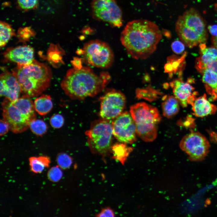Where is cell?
Masks as SVG:
<instances>
[{
	"label": "cell",
	"instance_id": "1",
	"mask_svg": "<svg viewBox=\"0 0 217 217\" xmlns=\"http://www.w3.org/2000/svg\"><path fill=\"white\" fill-rule=\"evenodd\" d=\"M162 38L159 27L146 19L128 22L121 32L120 40L127 53L136 59H145L156 50Z\"/></svg>",
	"mask_w": 217,
	"mask_h": 217
},
{
	"label": "cell",
	"instance_id": "2",
	"mask_svg": "<svg viewBox=\"0 0 217 217\" xmlns=\"http://www.w3.org/2000/svg\"><path fill=\"white\" fill-rule=\"evenodd\" d=\"M108 73L96 74L89 67L81 64L68 71L61 83L65 94L73 99L82 100L93 96L104 89L111 80Z\"/></svg>",
	"mask_w": 217,
	"mask_h": 217
},
{
	"label": "cell",
	"instance_id": "3",
	"mask_svg": "<svg viewBox=\"0 0 217 217\" xmlns=\"http://www.w3.org/2000/svg\"><path fill=\"white\" fill-rule=\"evenodd\" d=\"M17 80L22 96L30 98L41 94L49 86L52 77L50 67L36 60L25 65H17L12 70Z\"/></svg>",
	"mask_w": 217,
	"mask_h": 217
},
{
	"label": "cell",
	"instance_id": "4",
	"mask_svg": "<svg viewBox=\"0 0 217 217\" xmlns=\"http://www.w3.org/2000/svg\"><path fill=\"white\" fill-rule=\"evenodd\" d=\"M176 32L180 39L190 48L204 43L207 35L201 17L193 9L179 17L175 24Z\"/></svg>",
	"mask_w": 217,
	"mask_h": 217
},
{
	"label": "cell",
	"instance_id": "5",
	"mask_svg": "<svg viewBox=\"0 0 217 217\" xmlns=\"http://www.w3.org/2000/svg\"><path fill=\"white\" fill-rule=\"evenodd\" d=\"M130 112L135 124L137 135L146 142L155 140L161 120L157 108L145 102H141L131 106Z\"/></svg>",
	"mask_w": 217,
	"mask_h": 217
},
{
	"label": "cell",
	"instance_id": "6",
	"mask_svg": "<svg viewBox=\"0 0 217 217\" xmlns=\"http://www.w3.org/2000/svg\"><path fill=\"white\" fill-rule=\"evenodd\" d=\"M109 121H97L85 132L88 145L94 153L105 156L111 152L113 134L112 123Z\"/></svg>",
	"mask_w": 217,
	"mask_h": 217
},
{
	"label": "cell",
	"instance_id": "7",
	"mask_svg": "<svg viewBox=\"0 0 217 217\" xmlns=\"http://www.w3.org/2000/svg\"><path fill=\"white\" fill-rule=\"evenodd\" d=\"M80 51L84 62L93 66L108 68L113 62L114 54L108 44L99 40L87 42Z\"/></svg>",
	"mask_w": 217,
	"mask_h": 217
},
{
	"label": "cell",
	"instance_id": "8",
	"mask_svg": "<svg viewBox=\"0 0 217 217\" xmlns=\"http://www.w3.org/2000/svg\"><path fill=\"white\" fill-rule=\"evenodd\" d=\"M91 6L92 16L95 19L113 27L122 25V11L115 0H93Z\"/></svg>",
	"mask_w": 217,
	"mask_h": 217
},
{
	"label": "cell",
	"instance_id": "9",
	"mask_svg": "<svg viewBox=\"0 0 217 217\" xmlns=\"http://www.w3.org/2000/svg\"><path fill=\"white\" fill-rule=\"evenodd\" d=\"M179 146L191 161L204 159L209 152L210 144L207 138L197 131H191L181 140Z\"/></svg>",
	"mask_w": 217,
	"mask_h": 217
},
{
	"label": "cell",
	"instance_id": "10",
	"mask_svg": "<svg viewBox=\"0 0 217 217\" xmlns=\"http://www.w3.org/2000/svg\"><path fill=\"white\" fill-rule=\"evenodd\" d=\"M99 115L103 119H114L124 110L126 98L121 92L112 90L106 93L100 99Z\"/></svg>",
	"mask_w": 217,
	"mask_h": 217
},
{
	"label": "cell",
	"instance_id": "11",
	"mask_svg": "<svg viewBox=\"0 0 217 217\" xmlns=\"http://www.w3.org/2000/svg\"><path fill=\"white\" fill-rule=\"evenodd\" d=\"M113 134L121 143L131 144L137 140L135 123L131 114L122 112L112 122Z\"/></svg>",
	"mask_w": 217,
	"mask_h": 217
},
{
	"label": "cell",
	"instance_id": "12",
	"mask_svg": "<svg viewBox=\"0 0 217 217\" xmlns=\"http://www.w3.org/2000/svg\"><path fill=\"white\" fill-rule=\"evenodd\" d=\"M2 105L3 120L8 124L12 132L21 133L29 127L31 121L11 101L5 98Z\"/></svg>",
	"mask_w": 217,
	"mask_h": 217
},
{
	"label": "cell",
	"instance_id": "13",
	"mask_svg": "<svg viewBox=\"0 0 217 217\" xmlns=\"http://www.w3.org/2000/svg\"><path fill=\"white\" fill-rule=\"evenodd\" d=\"M170 85L174 96L183 107H186L188 104L191 105L197 98L198 93L194 91V88L189 82H184L181 78L174 80L170 83Z\"/></svg>",
	"mask_w": 217,
	"mask_h": 217
},
{
	"label": "cell",
	"instance_id": "14",
	"mask_svg": "<svg viewBox=\"0 0 217 217\" xmlns=\"http://www.w3.org/2000/svg\"><path fill=\"white\" fill-rule=\"evenodd\" d=\"M34 50L32 47L22 46L7 49L3 53L6 62L15 63L17 65H25L34 60Z\"/></svg>",
	"mask_w": 217,
	"mask_h": 217
},
{
	"label": "cell",
	"instance_id": "15",
	"mask_svg": "<svg viewBox=\"0 0 217 217\" xmlns=\"http://www.w3.org/2000/svg\"><path fill=\"white\" fill-rule=\"evenodd\" d=\"M0 96H4L11 101L19 98L20 88L16 77L8 71L4 70L0 75Z\"/></svg>",
	"mask_w": 217,
	"mask_h": 217
},
{
	"label": "cell",
	"instance_id": "16",
	"mask_svg": "<svg viewBox=\"0 0 217 217\" xmlns=\"http://www.w3.org/2000/svg\"><path fill=\"white\" fill-rule=\"evenodd\" d=\"M191 105L193 114L199 117L214 114L217 109L216 105L208 101L206 94L197 98Z\"/></svg>",
	"mask_w": 217,
	"mask_h": 217
},
{
	"label": "cell",
	"instance_id": "17",
	"mask_svg": "<svg viewBox=\"0 0 217 217\" xmlns=\"http://www.w3.org/2000/svg\"><path fill=\"white\" fill-rule=\"evenodd\" d=\"M201 56L196 61V68L200 72L205 69L207 64L217 60V48H207L204 43L200 45Z\"/></svg>",
	"mask_w": 217,
	"mask_h": 217
},
{
	"label": "cell",
	"instance_id": "18",
	"mask_svg": "<svg viewBox=\"0 0 217 217\" xmlns=\"http://www.w3.org/2000/svg\"><path fill=\"white\" fill-rule=\"evenodd\" d=\"M202 80L207 93L212 100L217 99V74L212 70L206 68L202 72Z\"/></svg>",
	"mask_w": 217,
	"mask_h": 217
},
{
	"label": "cell",
	"instance_id": "19",
	"mask_svg": "<svg viewBox=\"0 0 217 217\" xmlns=\"http://www.w3.org/2000/svg\"><path fill=\"white\" fill-rule=\"evenodd\" d=\"M162 100V109L164 116L170 118L178 113L180 103L174 96H165L163 97Z\"/></svg>",
	"mask_w": 217,
	"mask_h": 217
},
{
	"label": "cell",
	"instance_id": "20",
	"mask_svg": "<svg viewBox=\"0 0 217 217\" xmlns=\"http://www.w3.org/2000/svg\"><path fill=\"white\" fill-rule=\"evenodd\" d=\"M12 102L31 121L36 119L34 103L29 98L22 96Z\"/></svg>",
	"mask_w": 217,
	"mask_h": 217
},
{
	"label": "cell",
	"instance_id": "21",
	"mask_svg": "<svg viewBox=\"0 0 217 217\" xmlns=\"http://www.w3.org/2000/svg\"><path fill=\"white\" fill-rule=\"evenodd\" d=\"M133 150V148L128 146L126 143H121L112 146L111 153L113 159L124 165L127 157Z\"/></svg>",
	"mask_w": 217,
	"mask_h": 217
},
{
	"label": "cell",
	"instance_id": "22",
	"mask_svg": "<svg viewBox=\"0 0 217 217\" xmlns=\"http://www.w3.org/2000/svg\"><path fill=\"white\" fill-rule=\"evenodd\" d=\"M34 105L35 111L39 115H44L52 110L53 105L50 96L42 95L34 100Z\"/></svg>",
	"mask_w": 217,
	"mask_h": 217
},
{
	"label": "cell",
	"instance_id": "23",
	"mask_svg": "<svg viewBox=\"0 0 217 217\" xmlns=\"http://www.w3.org/2000/svg\"><path fill=\"white\" fill-rule=\"evenodd\" d=\"M29 161L31 170L35 173H41L45 168L49 167L50 162L49 158L46 156L31 157Z\"/></svg>",
	"mask_w": 217,
	"mask_h": 217
},
{
	"label": "cell",
	"instance_id": "24",
	"mask_svg": "<svg viewBox=\"0 0 217 217\" xmlns=\"http://www.w3.org/2000/svg\"><path fill=\"white\" fill-rule=\"evenodd\" d=\"M0 46H4L12 36L15 35V32L8 24L1 21L0 24Z\"/></svg>",
	"mask_w": 217,
	"mask_h": 217
},
{
	"label": "cell",
	"instance_id": "25",
	"mask_svg": "<svg viewBox=\"0 0 217 217\" xmlns=\"http://www.w3.org/2000/svg\"><path fill=\"white\" fill-rule=\"evenodd\" d=\"M186 55V53L185 52L182 56L178 58L173 57L171 58V62H168L165 68V70L167 72H176L177 71H181L185 61V58Z\"/></svg>",
	"mask_w": 217,
	"mask_h": 217
},
{
	"label": "cell",
	"instance_id": "26",
	"mask_svg": "<svg viewBox=\"0 0 217 217\" xmlns=\"http://www.w3.org/2000/svg\"><path fill=\"white\" fill-rule=\"evenodd\" d=\"M29 127L34 134L38 136L45 134L48 128L46 124L43 121L36 119L30 122Z\"/></svg>",
	"mask_w": 217,
	"mask_h": 217
},
{
	"label": "cell",
	"instance_id": "27",
	"mask_svg": "<svg viewBox=\"0 0 217 217\" xmlns=\"http://www.w3.org/2000/svg\"><path fill=\"white\" fill-rule=\"evenodd\" d=\"M56 161L58 166L64 169L68 168L72 162L71 158L64 153L58 154L57 157Z\"/></svg>",
	"mask_w": 217,
	"mask_h": 217
},
{
	"label": "cell",
	"instance_id": "28",
	"mask_svg": "<svg viewBox=\"0 0 217 217\" xmlns=\"http://www.w3.org/2000/svg\"><path fill=\"white\" fill-rule=\"evenodd\" d=\"M19 7L22 9L27 11L36 9L38 6V0H17Z\"/></svg>",
	"mask_w": 217,
	"mask_h": 217
},
{
	"label": "cell",
	"instance_id": "29",
	"mask_svg": "<svg viewBox=\"0 0 217 217\" xmlns=\"http://www.w3.org/2000/svg\"><path fill=\"white\" fill-rule=\"evenodd\" d=\"M58 166L52 167L48 171L47 176L48 179L52 182L58 181L62 177V172Z\"/></svg>",
	"mask_w": 217,
	"mask_h": 217
},
{
	"label": "cell",
	"instance_id": "30",
	"mask_svg": "<svg viewBox=\"0 0 217 217\" xmlns=\"http://www.w3.org/2000/svg\"><path fill=\"white\" fill-rule=\"evenodd\" d=\"M64 120L63 116L59 114H55L51 117L50 119V123L54 128L61 127L63 125Z\"/></svg>",
	"mask_w": 217,
	"mask_h": 217
},
{
	"label": "cell",
	"instance_id": "31",
	"mask_svg": "<svg viewBox=\"0 0 217 217\" xmlns=\"http://www.w3.org/2000/svg\"><path fill=\"white\" fill-rule=\"evenodd\" d=\"M171 48L174 53L177 54H180L184 51L185 47L182 42L179 40H175L171 43Z\"/></svg>",
	"mask_w": 217,
	"mask_h": 217
},
{
	"label": "cell",
	"instance_id": "32",
	"mask_svg": "<svg viewBox=\"0 0 217 217\" xmlns=\"http://www.w3.org/2000/svg\"><path fill=\"white\" fill-rule=\"evenodd\" d=\"M96 217H114L115 214L113 211L109 207L104 208L100 212L96 215Z\"/></svg>",
	"mask_w": 217,
	"mask_h": 217
},
{
	"label": "cell",
	"instance_id": "33",
	"mask_svg": "<svg viewBox=\"0 0 217 217\" xmlns=\"http://www.w3.org/2000/svg\"><path fill=\"white\" fill-rule=\"evenodd\" d=\"M10 129L8 124L4 120H0V135L3 136Z\"/></svg>",
	"mask_w": 217,
	"mask_h": 217
},
{
	"label": "cell",
	"instance_id": "34",
	"mask_svg": "<svg viewBox=\"0 0 217 217\" xmlns=\"http://www.w3.org/2000/svg\"><path fill=\"white\" fill-rule=\"evenodd\" d=\"M206 68L212 70L217 74V60L208 64Z\"/></svg>",
	"mask_w": 217,
	"mask_h": 217
},
{
	"label": "cell",
	"instance_id": "35",
	"mask_svg": "<svg viewBox=\"0 0 217 217\" xmlns=\"http://www.w3.org/2000/svg\"><path fill=\"white\" fill-rule=\"evenodd\" d=\"M208 29L212 35L214 36H217V25H210Z\"/></svg>",
	"mask_w": 217,
	"mask_h": 217
},
{
	"label": "cell",
	"instance_id": "36",
	"mask_svg": "<svg viewBox=\"0 0 217 217\" xmlns=\"http://www.w3.org/2000/svg\"><path fill=\"white\" fill-rule=\"evenodd\" d=\"M212 42L214 45L217 48V36L213 37Z\"/></svg>",
	"mask_w": 217,
	"mask_h": 217
},
{
	"label": "cell",
	"instance_id": "37",
	"mask_svg": "<svg viewBox=\"0 0 217 217\" xmlns=\"http://www.w3.org/2000/svg\"><path fill=\"white\" fill-rule=\"evenodd\" d=\"M215 7L217 11V3L215 5Z\"/></svg>",
	"mask_w": 217,
	"mask_h": 217
}]
</instances>
